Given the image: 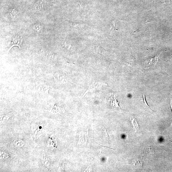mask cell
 Instances as JSON below:
<instances>
[{
	"label": "cell",
	"mask_w": 172,
	"mask_h": 172,
	"mask_svg": "<svg viewBox=\"0 0 172 172\" xmlns=\"http://www.w3.org/2000/svg\"><path fill=\"white\" fill-rule=\"evenodd\" d=\"M22 40L20 37H16L14 38V41L13 42L14 44L12 45L8 51V52H9L10 50L14 46H17L19 47L20 48V43L21 42Z\"/></svg>",
	"instance_id": "1"
},
{
	"label": "cell",
	"mask_w": 172,
	"mask_h": 172,
	"mask_svg": "<svg viewBox=\"0 0 172 172\" xmlns=\"http://www.w3.org/2000/svg\"><path fill=\"white\" fill-rule=\"evenodd\" d=\"M12 114V113H11L1 116V120L3 121H7L9 118L11 116Z\"/></svg>",
	"instance_id": "2"
},
{
	"label": "cell",
	"mask_w": 172,
	"mask_h": 172,
	"mask_svg": "<svg viewBox=\"0 0 172 172\" xmlns=\"http://www.w3.org/2000/svg\"><path fill=\"white\" fill-rule=\"evenodd\" d=\"M14 143L18 147H22L24 144V142L21 140H19L17 141H15L14 142Z\"/></svg>",
	"instance_id": "3"
},
{
	"label": "cell",
	"mask_w": 172,
	"mask_h": 172,
	"mask_svg": "<svg viewBox=\"0 0 172 172\" xmlns=\"http://www.w3.org/2000/svg\"><path fill=\"white\" fill-rule=\"evenodd\" d=\"M100 85H101V83H95V84L92 85L91 87H89V89H88V90L87 91V92H88V91H90L92 90V89H94V88H96L99 87V86H100ZM87 92H86V93Z\"/></svg>",
	"instance_id": "4"
},
{
	"label": "cell",
	"mask_w": 172,
	"mask_h": 172,
	"mask_svg": "<svg viewBox=\"0 0 172 172\" xmlns=\"http://www.w3.org/2000/svg\"><path fill=\"white\" fill-rule=\"evenodd\" d=\"M72 26L73 27L76 28L79 27L80 24L76 22H72L71 24Z\"/></svg>",
	"instance_id": "5"
},
{
	"label": "cell",
	"mask_w": 172,
	"mask_h": 172,
	"mask_svg": "<svg viewBox=\"0 0 172 172\" xmlns=\"http://www.w3.org/2000/svg\"><path fill=\"white\" fill-rule=\"evenodd\" d=\"M12 16H15L17 14V12L15 10L12 11Z\"/></svg>",
	"instance_id": "6"
},
{
	"label": "cell",
	"mask_w": 172,
	"mask_h": 172,
	"mask_svg": "<svg viewBox=\"0 0 172 172\" xmlns=\"http://www.w3.org/2000/svg\"><path fill=\"white\" fill-rule=\"evenodd\" d=\"M171 142H172V141H171Z\"/></svg>",
	"instance_id": "7"
}]
</instances>
